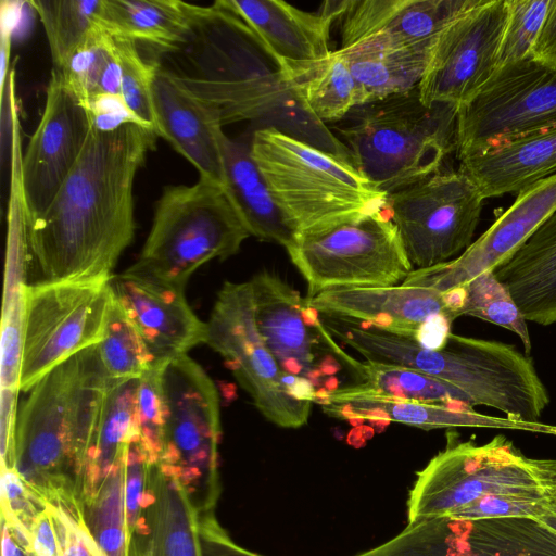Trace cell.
<instances>
[{"label": "cell", "mask_w": 556, "mask_h": 556, "mask_svg": "<svg viewBox=\"0 0 556 556\" xmlns=\"http://www.w3.org/2000/svg\"><path fill=\"white\" fill-rule=\"evenodd\" d=\"M155 131L90 127L78 161L47 210L28 223L37 282L111 278L135 236L134 186Z\"/></svg>", "instance_id": "6da1fadb"}, {"label": "cell", "mask_w": 556, "mask_h": 556, "mask_svg": "<svg viewBox=\"0 0 556 556\" xmlns=\"http://www.w3.org/2000/svg\"><path fill=\"white\" fill-rule=\"evenodd\" d=\"M108 384L93 345L45 375L18 407L12 468L43 502L81 504Z\"/></svg>", "instance_id": "7a4b0ae2"}, {"label": "cell", "mask_w": 556, "mask_h": 556, "mask_svg": "<svg viewBox=\"0 0 556 556\" xmlns=\"http://www.w3.org/2000/svg\"><path fill=\"white\" fill-rule=\"evenodd\" d=\"M555 496V458L529 457L503 434L479 445L448 433L445 448L417 473L407 523L433 517L536 518Z\"/></svg>", "instance_id": "3957f363"}, {"label": "cell", "mask_w": 556, "mask_h": 556, "mask_svg": "<svg viewBox=\"0 0 556 556\" xmlns=\"http://www.w3.org/2000/svg\"><path fill=\"white\" fill-rule=\"evenodd\" d=\"M192 13V70L173 73L222 126L275 116L280 110L292 126L317 132L320 127L309 123L317 121L302 108L274 54L243 20L216 1L193 4Z\"/></svg>", "instance_id": "277c9868"}, {"label": "cell", "mask_w": 556, "mask_h": 556, "mask_svg": "<svg viewBox=\"0 0 556 556\" xmlns=\"http://www.w3.org/2000/svg\"><path fill=\"white\" fill-rule=\"evenodd\" d=\"M354 349L365 361L418 370L453 384L475 405L506 417L538 422L549 404L545 384L530 357L514 345L451 333L441 350L377 329H359Z\"/></svg>", "instance_id": "5b68a950"}, {"label": "cell", "mask_w": 556, "mask_h": 556, "mask_svg": "<svg viewBox=\"0 0 556 556\" xmlns=\"http://www.w3.org/2000/svg\"><path fill=\"white\" fill-rule=\"evenodd\" d=\"M250 152L296 237L387 206L350 159L273 126L253 132Z\"/></svg>", "instance_id": "8992f818"}, {"label": "cell", "mask_w": 556, "mask_h": 556, "mask_svg": "<svg viewBox=\"0 0 556 556\" xmlns=\"http://www.w3.org/2000/svg\"><path fill=\"white\" fill-rule=\"evenodd\" d=\"M341 127L353 165L390 194L440 170L456 150L458 108L425 104L414 89L355 108Z\"/></svg>", "instance_id": "52a82bcc"}, {"label": "cell", "mask_w": 556, "mask_h": 556, "mask_svg": "<svg viewBox=\"0 0 556 556\" xmlns=\"http://www.w3.org/2000/svg\"><path fill=\"white\" fill-rule=\"evenodd\" d=\"M250 236L225 186L199 177L192 185L163 189L132 266L186 288L198 268L236 254Z\"/></svg>", "instance_id": "ba28073f"}, {"label": "cell", "mask_w": 556, "mask_h": 556, "mask_svg": "<svg viewBox=\"0 0 556 556\" xmlns=\"http://www.w3.org/2000/svg\"><path fill=\"white\" fill-rule=\"evenodd\" d=\"M162 386L166 422L157 465L176 476L199 514L214 511L222 435L216 386L188 354L163 365Z\"/></svg>", "instance_id": "9c48e42d"}, {"label": "cell", "mask_w": 556, "mask_h": 556, "mask_svg": "<svg viewBox=\"0 0 556 556\" xmlns=\"http://www.w3.org/2000/svg\"><path fill=\"white\" fill-rule=\"evenodd\" d=\"M308 298L350 287H388L414 270L386 208L298 235L287 251Z\"/></svg>", "instance_id": "30bf717a"}, {"label": "cell", "mask_w": 556, "mask_h": 556, "mask_svg": "<svg viewBox=\"0 0 556 556\" xmlns=\"http://www.w3.org/2000/svg\"><path fill=\"white\" fill-rule=\"evenodd\" d=\"M112 300L110 278L28 283L20 390L28 392L54 367L98 345Z\"/></svg>", "instance_id": "8fae6325"}, {"label": "cell", "mask_w": 556, "mask_h": 556, "mask_svg": "<svg viewBox=\"0 0 556 556\" xmlns=\"http://www.w3.org/2000/svg\"><path fill=\"white\" fill-rule=\"evenodd\" d=\"M484 200L460 170H439L388 194V213L414 270L462 254L472 243Z\"/></svg>", "instance_id": "7c38bea8"}, {"label": "cell", "mask_w": 556, "mask_h": 556, "mask_svg": "<svg viewBox=\"0 0 556 556\" xmlns=\"http://www.w3.org/2000/svg\"><path fill=\"white\" fill-rule=\"evenodd\" d=\"M206 341L217 352L255 407L282 428H300L308 420L312 402L292 397L281 370L256 328L250 282L225 281L206 321Z\"/></svg>", "instance_id": "4fadbf2b"}, {"label": "cell", "mask_w": 556, "mask_h": 556, "mask_svg": "<svg viewBox=\"0 0 556 556\" xmlns=\"http://www.w3.org/2000/svg\"><path fill=\"white\" fill-rule=\"evenodd\" d=\"M556 127V72L530 58L496 71L458 108L456 156L483 153L513 139Z\"/></svg>", "instance_id": "5bb4252c"}, {"label": "cell", "mask_w": 556, "mask_h": 556, "mask_svg": "<svg viewBox=\"0 0 556 556\" xmlns=\"http://www.w3.org/2000/svg\"><path fill=\"white\" fill-rule=\"evenodd\" d=\"M508 0H472L439 35L418 84L427 104L457 108L472 100L498 70Z\"/></svg>", "instance_id": "9a60e30c"}, {"label": "cell", "mask_w": 556, "mask_h": 556, "mask_svg": "<svg viewBox=\"0 0 556 556\" xmlns=\"http://www.w3.org/2000/svg\"><path fill=\"white\" fill-rule=\"evenodd\" d=\"M355 556H556V531L530 517H433Z\"/></svg>", "instance_id": "2e32d148"}, {"label": "cell", "mask_w": 556, "mask_h": 556, "mask_svg": "<svg viewBox=\"0 0 556 556\" xmlns=\"http://www.w3.org/2000/svg\"><path fill=\"white\" fill-rule=\"evenodd\" d=\"M90 127L87 110L53 68L41 118L22 159L29 222L41 215L56 195L79 159Z\"/></svg>", "instance_id": "e0dca14e"}, {"label": "cell", "mask_w": 556, "mask_h": 556, "mask_svg": "<svg viewBox=\"0 0 556 556\" xmlns=\"http://www.w3.org/2000/svg\"><path fill=\"white\" fill-rule=\"evenodd\" d=\"M216 2L243 20L262 39L294 91L332 54L329 47L330 26L342 16L349 0L326 1L317 12H306L280 0Z\"/></svg>", "instance_id": "ac0fdd59"}, {"label": "cell", "mask_w": 556, "mask_h": 556, "mask_svg": "<svg viewBox=\"0 0 556 556\" xmlns=\"http://www.w3.org/2000/svg\"><path fill=\"white\" fill-rule=\"evenodd\" d=\"M556 210V174L521 190L514 203L459 256L413 270L403 281L444 292L507 262Z\"/></svg>", "instance_id": "d6986e66"}, {"label": "cell", "mask_w": 556, "mask_h": 556, "mask_svg": "<svg viewBox=\"0 0 556 556\" xmlns=\"http://www.w3.org/2000/svg\"><path fill=\"white\" fill-rule=\"evenodd\" d=\"M110 287L141 336L155 365L206 341V323L192 311L185 288L142 271L132 265L112 275Z\"/></svg>", "instance_id": "ffe728a7"}, {"label": "cell", "mask_w": 556, "mask_h": 556, "mask_svg": "<svg viewBox=\"0 0 556 556\" xmlns=\"http://www.w3.org/2000/svg\"><path fill=\"white\" fill-rule=\"evenodd\" d=\"M472 0H349L341 47L381 49L433 47L441 31Z\"/></svg>", "instance_id": "44dd1931"}, {"label": "cell", "mask_w": 556, "mask_h": 556, "mask_svg": "<svg viewBox=\"0 0 556 556\" xmlns=\"http://www.w3.org/2000/svg\"><path fill=\"white\" fill-rule=\"evenodd\" d=\"M153 108L156 135L193 165L200 177L224 185L223 126L173 71L162 66L153 85Z\"/></svg>", "instance_id": "7402d4cb"}, {"label": "cell", "mask_w": 556, "mask_h": 556, "mask_svg": "<svg viewBox=\"0 0 556 556\" xmlns=\"http://www.w3.org/2000/svg\"><path fill=\"white\" fill-rule=\"evenodd\" d=\"M306 302L326 316L357 320L370 328L412 339L427 319L441 313L446 315L441 292L404 282L331 289Z\"/></svg>", "instance_id": "603a6c76"}, {"label": "cell", "mask_w": 556, "mask_h": 556, "mask_svg": "<svg viewBox=\"0 0 556 556\" xmlns=\"http://www.w3.org/2000/svg\"><path fill=\"white\" fill-rule=\"evenodd\" d=\"M256 328L282 371L305 377L315 387L321 371L315 363L314 346L320 334L303 317L305 299L279 276L256 274L250 281Z\"/></svg>", "instance_id": "cb8c5ba5"}, {"label": "cell", "mask_w": 556, "mask_h": 556, "mask_svg": "<svg viewBox=\"0 0 556 556\" xmlns=\"http://www.w3.org/2000/svg\"><path fill=\"white\" fill-rule=\"evenodd\" d=\"M484 199L519 193L556 174V127L532 132L459 160Z\"/></svg>", "instance_id": "d4e9b609"}, {"label": "cell", "mask_w": 556, "mask_h": 556, "mask_svg": "<svg viewBox=\"0 0 556 556\" xmlns=\"http://www.w3.org/2000/svg\"><path fill=\"white\" fill-rule=\"evenodd\" d=\"M493 274L527 321L556 323V210Z\"/></svg>", "instance_id": "484cf974"}, {"label": "cell", "mask_w": 556, "mask_h": 556, "mask_svg": "<svg viewBox=\"0 0 556 556\" xmlns=\"http://www.w3.org/2000/svg\"><path fill=\"white\" fill-rule=\"evenodd\" d=\"M463 403L437 404L414 401L368 400L350 404L323 406L326 414L336 417L394 421L422 430L452 429L458 427L520 430L556 435V425L528 422L484 415Z\"/></svg>", "instance_id": "4316f807"}, {"label": "cell", "mask_w": 556, "mask_h": 556, "mask_svg": "<svg viewBox=\"0 0 556 556\" xmlns=\"http://www.w3.org/2000/svg\"><path fill=\"white\" fill-rule=\"evenodd\" d=\"M224 186L251 236L290 250L296 233L277 205L250 146L220 136Z\"/></svg>", "instance_id": "83f0119b"}, {"label": "cell", "mask_w": 556, "mask_h": 556, "mask_svg": "<svg viewBox=\"0 0 556 556\" xmlns=\"http://www.w3.org/2000/svg\"><path fill=\"white\" fill-rule=\"evenodd\" d=\"M144 513L153 556H203L199 511L176 476L157 464L149 469Z\"/></svg>", "instance_id": "f1b7e54d"}, {"label": "cell", "mask_w": 556, "mask_h": 556, "mask_svg": "<svg viewBox=\"0 0 556 556\" xmlns=\"http://www.w3.org/2000/svg\"><path fill=\"white\" fill-rule=\"evenodd\" d=\"M325 342L345 361L364 382L330 392L333 404H350L368 400L414 401L422 403H463L473 406L470 399L451 383L407 367L372 362H357L334 344L327 334ZM329 403V404H330Z\"/></svg>", "instance_id": "f546056e"}, {"label": "cell", "mask_w": 556, "mask_h": 556, "mask_svg": "<svg viewBox=\"0 0 556 556\" xmlns=\"http://www.w3.org/2000/svg\"><path fill=\"white\" fill-rule=\"evenodd\" d=\"M97 25L113 37L176 51L191 40L192 4L178 0H102Z\"/></svg>", "instance_id": "4dcf8cb0"}, {"label": "cell", "mask_w": 556, "mask_h": 556, "mask_svg": "<svg viewBox=\"0 0 556 556\" xmlns=\"http://www.w3.org/2000/svg\"><path fill=\"white\" fill-rule=\"evenodd\" d=\"M433 47L394 50L353 45L340 48L357 87L359 106L417 87Z\"/></svg>", "instance_id": "1f68e13d"}, {"label": "cell", "mask_w": 556, "mask_h": 556, "mask_svg": "<svg viewBox=\"0 0 556 556\" xmlns=\"http://www.w3.org/2000/svg\"><path fill=\"white\" fill-rule=\"evenodd\" d=\"M139 379L109 381L98 430L89 452L81 504L89 498L113 467L126 455L139 434L136 400Z\"/></svg>", "instance_id": "d6a6232c"}, {"label": "cell", "mask_w": 556, "mask_h": 556, "mask_svg": "<svg viewBox=\"0 0 556 556\" xmlns=\"http://www.w3.org/2000/svg\"><path fill=\"white\" fill-rule=\"evenodd\" d=\"M302 108L317 122H334L359 106L355 80L338 49L311 77L294 88Z\"/></svg>", "instance_id": "836d02e7"}, {"label": "cell", "mask_w": 556, "mask_h": 556, "mask_svg": "<svg viewBox=\"0 0 556 556\" xmlns=\"http://www.w3.org/2000/svg\"><path fill=\"white\" fill-rule=\"evenodd\" d=\"M43 26L55 70H61L75 49L97 26L102 0H30Z\"/></svg>", "instance_id": "e575fe53"}, {"label": "cell", "mask_w": 556, "mask_h": 556, "mask_svg": "<svg viewBox=\"0 0 556 556\" xmlns=\"http://www.w3.org/2000/svg\"><path fill=\"white\" fill-rule=\"evenodd\" d=\"M98 353L108 380L113 382L139 379L155 365L137 328L114 296Z\"/></svg>", "instance_id": "d590c367"}, {"label": "cell", "mask_w": 556, "mask_h": 556, "mask_svg": "<svg viewBox=\"0 0 556 556\" xmlns=\"http://www.w3.org/2000/svg\"><path fill=\"white\" fill-rule=\"evenodd\" d=\"M465 285L467 301L462 316L480 318L514 332L521 340L528 355L532 345L527 320L508 289L493 271L482 273Z\"/></svg>", "instance_id": "8d00e7d4"}, {"label": "cell", "mask_w": 556, "mask_h": 556, "mask_svg": "<svg viewBox=\"0 0 556 556\" xmlns=\"http://www.w3.org/2000/svg\"><path fill=\"white\" fill-rule=\"evenodd\" d=\"M113 38L122 71L121 96L141 124L155 131L153 85L161 66L156 62L146 60L139 52L136 41Z\"/></svg>", "instance_id": "74e56055"}, {"label": "cell", "mask_w": 556, "mask_h": 556, "mask_svg": "<svg viewBox=\"0 0 556 556\" xmlns=\"http://www.w3.org/2000/svg\"><path fill=\"white\" fill-rule=\"evenodd\" d=\"M114 38L98 25L75 49L59 71L65 87L84 105L99 92V83L109 59L115 53Z\"/></svg>", "instance_id": "f35d334b"}, {"label": "cell", "mask_w": 556, "mask_h": 556, "mask_svg": "<svg viewBox=\"0 0 556 556\" xmlns=\"http://www.w3.org/2000/svg\"><path fill=\"white\" fill-rule=\"evenodd\" d=\"M552 0H508L498 68L530 58Z\"/></svg>", "instance_id": "ab89813d"}, {"label": "cell", "mask_w": 556, "mask_h": 556, "mask_svg": "<svg viewBox=\"0 0 556 556\" xmlns=\"http://www.w3.org/2000/svg\"><path fill=\"white\" fill-rule=\"evenodd\" d=\"M164 364L154 365L138 382L136 400L137 427L152 464H157L164 441L166 404L162 386Z\"/></svg>", "instance_id": "60d3db41"}, {"label": "cell", "mask_w": 556, "mask_h": 556, "mask_svg": "<svg viewBox=\"0 0 556 556\" xmlns=\"http://www.w3.org/2000/svg\"><path fill=\"white\" fill-rule=\"evenodd\" d=\"M151 465L152 462L138 434L128 444L125 459V510L131 547L146 541L144 538L149 535L144 519V502Z\"/></svg>", "instance_id": "b9f144b4"}, {"label": "cell", "mask_w": 556, "mask_h": 556, "mask_svg": "<svg viewBox=\"0 0 556 556\" xmlns=\"http://www.w3.org/2000/svg\"><path fill=\"white\" fill-rule=\"evenodd\" d=\"M48 505L56 527L61 556H103L87 528L81 506Z\"/></svg>", "instance_id": "7bdbcfd3"}, {"label": "cell", "mask_w": 556, "mask_h": 556, "mask_svg": "<svg viewBox=\"0 0 556 556\" xmlns=\"http://www.w3.org/2000/svg\"><path fill=\"white\" fill-rule=\"evenodd\" d=\"M84 106L88 112L91 126L102 131L114 130L129 123L143 126L129 111L121 96L98 93Z\"/></svg>", "instance_id": "ee69618b"}, {"label": "cell", "mask_w": 556, "mask_h": 556, "mask_svg": "<svg viewBox=\"0 0 556 556\" xmlns=\"http://www.w3.org/2000/svg\"><path fill=\"white\" fill-rule=\"evenodd\" d=\"M199 527L203 556H263L237 544L214 511L199 514Z\"/></svg>", "instance_id": "f6af8a7d"}, {"label": "cell", "mask_w": 556, "mask_h": 556, "mask_svg": "<svg viewBox=\"0 0 556 556\" xmlns=\"http://www.w3.org/2000/svg\"><path fill=\"white\" fill-rule=\"evenodd\" d=\"M18 391L1 389L0 400V447L1 467L12 468L14 434L17 417Z\"/></svg>", "instance_id": "bcb514c9"}, {"label": "cell", "mask_w": 556, "mask_h": 556, "mask_svg": "<svg viewBox=\"0 0 556 556\" xmlns=\"http://www.w3.org/2000/svg\"><path fill=\"white\" fill-rule=\"evenodd\" d=\"M33 556H61L62 549L56 527L47 503L30 528Z\"/></svg>", "instance_id": "7dc6e473"}, {"label": "cell", "mask_w": 556, "mask_h": 556, "mask_svg": "<svg viewBox=\"0 0 556 556\" xmlns=\"http://www.w3.org/2000/svg\"><path fill=\"white\" fill-rule=\"evenodd\" d=\"M530 59L539 65L556 72V0H552L531 49Z\"/></svg>", "instance_id": "c3c4849f"}, {"label": "cell", "mask_w": 556, "mask_h": 556, "mask_svg": "<svg viewBox=\"0 0 556 556\" xmlns=\"http://www.w3.org/2000/svg\"><path fill=\"white\" fill-rule=\"evenodd\" d=\"M452 323L444 313L437 314L421 324L414 340L425 349L441 350L452 333Z\"/></svg>", "instance_id": "681fc988"}, {"label": "cell", "mask_w": 556, "mask_h": 556, "mask_svg": "<svg viewBox=\"0 0 556 556\" xmlns=\"http://www.w3.org/2000/svg\"><path fill=\"white\" fill-rule=\"evenodd\" d=\"M116 48V47H115ZM122 71L117 52L109 59L99 83V92L121 96ZM122 97V96H121Z\"/></svg>", "instance_id": "f907efd6"}, {"label": "cell", "mask_w": 556, "mask_h": 556, "mask_svg": "<svg viewBox=\"0 0 556 556\" xmlns=\"http://www.w3.org/2000/svg\"><path fill=\"white\" fill-rule=\"evenodd\" d=\"M1 556H31L3 520H1Z\"/></svg>", "instance_id": "816d5d0a"}, {"label": "cell", "mask_w": 556, "mask_h": 556, "mask_svg": "<svg viewBox=\"0 0 556 556\" xmlns=\"http://www.w3.org/2000/svg\"><path fill=\"white\" fill-rule=\"evenodd\" d=\"M534 519L556 531V501L554 497L544 507L543 513Z\"/></svg>", "instance_id": "f5cc1de1"}, {"label": "cell", "mask_w": 556, "mask_h": 556, "mask_svg": "<svg viewBox=\"0 0 556 556\" xmlns=\"http://www.w3.org/2000/svg\"><path fill=\"white\" fill-rule=\"evenodd\" d=\"M130 556H153L149 540L146 543L136 546L131 551Z\"/></svg>", "instance_id": "db71d44e"}, {"label": "cell", "mask_w": 556, "mask_h": 556, "mask_svg": "<svg viewBox=\"0 0 556 556\" xmlns=\"http://www.w3.org/2000/svg\"><path fill=\"white\" fill-rule=\"evenodd\" d=\"M554 500L556 501V496L554 497Z\"/></svg>", "instance_id": "11a10c76"}]
</instances>
